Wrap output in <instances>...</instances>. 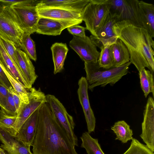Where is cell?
I'll use <instances>...</instances> for the list:
<instances>
[{
	"mask_svg": "<svg viewBox=\"0 0 154 154\" xmlns=\"http://www.w3.org/2000/svg\"><path fill=\"white\" fill-rule=\"evenodd\" d=\"M32 146L33 154H78L46 103L39 108Z\"/></svg>",
	"mask_w": 154,
	"mask_h": 154,
	"instance_id": "6da1fadb",
	"label": "cell"
},
{
	"mask_svg": "<svg viewBox=\"0 0 154 154\" xmlns=\"http://www.w3.org/2000/svg\"><path fill=\"white\" fill-rule=\"evenodd\" d=\"M113 30L127 47L130 62L139 72L147 67L153 74L154 42L147 30L125 21L116 23Z\"/></svg>",
	"mask_w": 154,
	"mask_h": 154,
	"instance_id": "7a4b0ae2",
	"label": "cell"
},
{
	"mask_svg": "<svg viewBox=\"0 0 154 154\" xmlns=\"http://www.w3.org/2000/svg\"><path fill=\"white\" fill-rule=\"evenodd\" d=\"M131 64L129 62L121 66L105 69L100 67L98 61L85 62L88 89L92 91L98 86L104 87L108 84L113 86L128 73Z\"/></svg>",
	"mask_w": 154,
	"mask_h": 154,
	"instance_id": "3957f363",
	"label": "cell"
},
{
	"mask_svg": "<svg viewBox=\"0 0 154 154\" xmlns=\"http://www.w3.org/2000/svg\"><path fill=\"white\" fill-rule=\"evenodd\" d=\"M110 0H90L82 14L81 19L85 22L86 29L91 35L97 33L109 14Z\"/></svg>",
	"mask_w": 154,
	"mask_h": 154,
	"instance_id": "277c9868",
	"label": "cell"
},
{
	"mask_svg": "<svg viewBox=\"0 0 154 154\" xmlns=\"http://www.w3.org/2000/svg\"><path fill=\"white\" fill-rule=\"evenodd\" d=\"M41 0H25L22 2L9 6L24 33L36 32L39 17L36 6Z\"/></svg>",
	"mask_w": 154,
	"mask_h": 154,
	"instance_id": "5b68a950",
	"label": "cell"
},
{
	"mask_svg": "<svg viewBox=\"0 0 154 154\" xmlns=\"http://www.w3.org/2000/svg\"><path fill=\"white\" fill-rule=\"evenodd\" d=\"M110 1L109 14L115 18L117 22H128L142 27L139 14V0H110Z\"/></svg>",
	"mask_w": 154,
	"mask_h": 154,
	"instance_id": "8992f818",
	"label": "cell"
},
{
	"mask_svg": "<svg viewBox=\"0 0 154 154\" xmlns=\"http://www.w3.org/2000/svg\"><path fill=\"white\" fill-rule=\"evenodd\" d=\"M29 103H21L17 115L16 121L9 133L15 137L25 122L36 110L46 103V95L39 88L38 90L34 87L28 89Z\"/></svg>",
	"mask_w": 154,
	"mask_h": 154,
	"instance_id": "52a82bcc",
	"label": "cell"
},
{
	"mask_svg": "<svg viewBox=\"0 0 154 154\" xmlns=\"http://www.w3.org/2000/svg\"><path fill=\"white\" fill-rule=\"evenodd\" d=\"M46 103L53 115L75 146H78V140L74 133L75 126L72 117L67 112L59 100L54 96L46 95Z\"/></svg>",
	"mask_w": 154,
	"mask_h": 154,
	"instance_id": "ba28073f",
	"label": "cell"
},
{
	"mask_svg": "<svg viewBox=\"0 0 154 154\" xmlns=\"http://www.w3.org/2000/svg\"><path fill=\"white\" fill-rule=\"evenodd\" d=\"M24 33L9 6L5 5L0 13V36L13 43L16 47L21 49Z\"/></svg>",
	"mask_w": 154,
	"mask_h": 154,
	"instance_id": "9c48e42d",
	"label": "cell"
},
{
	"mask_svg": "<svg viewBox=\"0 0 154 154\" xmlns=\"http://www.w3.org/2000/svg\"><path fill=\"white\" fill-rule=\"evenodd\" d=\"M69 45L85 62L96 63L98 61L100 52L90 37L73 35Z\"/></svg>",
	"mask_w": 154,
	"mask_h": 154,
	"instance_id": "30bf717a",
	"label": "cell"
},
{
	"mask_svg": "<svg viewBox=\"0 0 154 154\" xmlns=\"http://www.w3.org/2000/svg\"><path fill=\"white\" fill-rule=\"evenodd\" d=\"M143 118L142 123V132L140 136L146 146L154 152V101L149 97L143 113Z\"/></svg>",
	"mask_w": 154,
	"mask_h": 154,
	"instance_id": "8fae6325",
	"label": "cell"
},
{
	"mask_svg": "<svg viewBox=\"0 0 154 154\" xmlns=\"http://www.w3.org/2000/svg\"><path fill=\"white\" fill-rule=\"evenodd\" d=\"M82 21L60 20L40 17L37 23L36 32L48 35H59L65 29L74 25L79 24Z\"/></svg>",
	"mask_w": 154,
	"mask_h": 154,
	"instance_id": "7c38bea8",
	"label": "cell"
},
{
	"mask_svg": "<svg viewBox=\"0 0 154 154\" xmlns=\"http://www.w3.org/2000/svg\"><path fill=\"white\" fill-rule=\"evenodd\" d=\"M77 94L82 106L87 123L88 132H94L96 119L90 103L88 93V84L86 78L81 77L78 81Z\"/></svg>",
	"mask_w": 154,
	"mask_h": 154,
	"instance_id": "4fadbf2b",
	"label": "cell"
},
{
	"mask_svg": "<svg viewBox=\"0 0 154 154\" xmlns=\"http://www.w3.org/2000/svg\"><path fill=\"white\" fill-rule=\"evenodd\" d=\"M116 20L109 14L105 20L98 30L96 36L91 35L90 38L95 45L99 48L106 45H111L118 39L113 30Z\"/></svg>",
	"mask_w": 154,
	"mask_h": 154,
	"instance_id": "5bb4252c",
	"label": "cell"
},
{
	"mask_svg": "<svg viewBox=\"0 0 154 154\" xmlns=\"http://www.w3.org/2000/svg\"><path fill=\"white\" fill-rule=\"evenodd\" d=\"M40 107L25 122L16 135L14 137L26 146H30L32 145L35 134Z\"/></svg>",
	"mask_w": 154,
	"mask_h": 154,
	"instance_id": "9a60e30c",
	"label": "cell"
},
{
	"mask_svg": "<svg viewBox=\"0 0 154 154\" xmlns=\"http://www.w3.org/2000/svg\"><path fill=\"white\" fill-rule=\"evenodd\" d=\"M39 17H46L60 20L82 21V12L51 8L37 7Z\"/></svg>",
	"mask_w": 154,
	"mask_h": 154,
	"instance_id": "2e32d148",
	"label": "cell"
},
{
	"mask_svg": "<svg viewBox=\"0 0 154 154\" xmlns=\"http://www.w3.org/2000/svg\"><path fill=\"white\" fill-rule=\"evenodd\" d=\"M0 147L8 154H33L30 146H26L16 140L8 133L0 128Z\"/></svg>",
	"mask_w": 154,
	"mask_h": 154,
	"instance_id": "e0dca14e",
	"label": "cell"
},
{
	"mask_svg": "<svg viewBox=\"0 0 154 154\" xmlns=\"http://www.w3.org/2000/svg\"><path fill=\"white\" fill-rule=\"evenodd\" d=\"M15 52L21 72L31 88L37 77L35 67L27 55L20 48L16 47Z\"/></svg>",
	"mask_w": 154,
	"mask_h": 154,
	"instance_id": "ac0fdd59",
	"label": "cell"
},
{
	"mask_svg": "<svg viewBox=\"0 0 154 154\" xmlns=\"http://www.w3.org/2000/svg\"><path fill=\"white\" fill-rule=\"evenodd\" d=\"M90 0H41L37 7L60 8L82 12Z\"/></svg>",
	"mask_w": 154,
	"mask_h": 154,
	"instance_id": "d6986e66",
	"label": "cell"
},
{
	"mask_svg": "<svg viewBox=\"0 0 154 154\" xmlns=\"http://www.w3.org/2000/svg\"><path fill=\"white\" fill-rule=\"evenodd\" d=\"M139 14L142 28L147 30L151 37H154V5L139 1Z\"/></svg>",
	"mask_w": 154,
	"mask_h": 154,
	"instance_id": "ffe728a7",
	"label": "cell"
},
{
	"mask_svg": "<svg viewBox=\"0 0 154 154\" xmlns=\"http://www.w3.org/2000/svg\"><path fill=\"white\" fill-rule=\"evenodd\" d=\"M0 64L15 79L26 88H31L19 72L13 62L8 54L0 40Z\"/></svg>",
	"mask_w": 154,
	"mask_h": 154,
	"instance_id": "44dd1931",
	"label": "cell"
},
{
	"mask_svg": "<svg viewBox=\"0 0 154 154\" xmlns=\"http://www.w3.org/2000/svg\"><path fill=\"white\" fill-rule=\"evenodd\" d=\"M54 69V73L61 72L64 69V62L69 49L66 43L56 42L51 46Z\"/></svg>",
	"mask_w": 154,
	"mask_h": 154,
	"instance_id": "7402d4cb",
	"label": "cell"
},
{
	"mask_svg": "<svg viewBox=\"0 0 154 154\" xmlns=\"http://www.w3.org/2000/svg\"><path fill=\"white\" fill-rule=\"evenodd\" d=\"M113 59V67L122 66L130 62V56L125 45L120 39L110 46Z\"/></svg>",
	"mask_w": 154,
	"mask_h": 154,
	"instance_id": "603a6c76",
	"label": "cell"
},
{
	"mask_svg": "<svg viewBox=\"0 0 154 154\" xmlns=\"http://www.w3.org/2000/svg\"><path fill=\"white\" fill-rule=\"evenodd\" d=\"M111 130L116 135V140L120 141L125 143L132 140L133 132L130 126L124 121H119L115 122L111 127Z\"/></svg>",
	"mask_w": 154,
	"mask_h": 154,
	"instance_id": "cb8c5ba5",
	"label": "cell"
},
{
	"mask_svg": "<svg viewBox=\"0 0 154 154\" xmlns=\"http://www.w3.org/2000/svg\"><path fill=\"white\" fill-rule=\"evenodd\" d=\"M80 138L82 141L81 147L85 149L88 154H105L98 139L93 138L88 132L83 133Z\"/></svg>",
	"mask_w": 154,
	"mask_h": 154,
	"instance_id": "d4e9b609",
	"label": "cell"
},
{
	"mask_svg": "<svg viewBox=\"0 0 154 154\" xmlns=\"http://www.w3.org/2000/svg\"><path fill=\"white\" fill-rule=\"evenodd\" d=\"M141 88L146 97L150 93L154 96V82L153 73L145 68L139 72Z\"/></svg>",
	"mask_w": 154,
	"mask_h": 154,
	"instance_id": "484cf974",
	"label": "cell"
},
{
	"mask_svg": "<svg viewBox=\"0 0 154 154\" xmlns=\"http://www.w3.org/2000/svg\"><path fill=\"white\" fill-rule=\"evenodd\" d=\"M2 69L11 85L13 88L19 96L21 103H29L28 89L15 79L2 66Z\"/></svg>",
	"mask_w": 154,
	"mask_h": 154,
	"instance_id": "4316f807",
	"label": "cell"
},
{
	"mask_svg": "<svg viewBox=\"0 0 154 154\" xmlns=\"http://www.w3.org/2000/svg\"><path fill=\"white\" fill-rule=\"evenodd\" d=\"M30 34L24 33L21 40V49L23 50L29 58L36 61L37 56L35 42L31 38Z\"/></svg>",
	"mask_w": 154,
	"mask_h": 154,
	"instance_id": "83f0119b",
	"label": "cell"
},
{
	"mask_svg": "<svg viewBox=\"0 0 154 154\" xmlns=\"http://www.w3.org/2000/svg\"><path fill=\"white\" fill-rule=\"evenodd\" d=\"M111 45H106L100 48L98 62L100 67L109 69L113 67V59L110 49Z\"/></svg>",
	"mask_w": 154,
	"mask_h": 154,
	"instance_id": "f1b7e54d",
	"label": "cell"
},
{
	"mask_svg": "<svg viewBox=\"0 0 154 154\" xmlns=\"http://www.w3.org/2000/svg\"><path fill=\"white\" fill-rule=\"evenodd\" d=\"M123 154H154V153L146 145L133 138L129 148Z\"/></svg>",
	"mask_w": 154,
	"mask_h": 154,
	"instance_id": "f546056e",
	"label": "cell"
},
{
	"mask_svg": "<svg viewBox=\"0 0 154 154\" xmlns=\"http://www.w3.org/2000/svg\"><path fill=\"white\" fill-rule=\"evenodd\" d=\"M17 115L12 116L7 114L3 109H0V128L9 134L15 123Z\"/></svg>",
	"mask_w": 154,
	"mask_h": 154,
	"instance_id": "4dcf8cb0",
	"label": "cell"
},
{
	"mask_svg": "<svg viewBox=\"0 0 154 154\" xmlns=\"http://www.w3.org/2000/svg\"><path fill=\"white\" fill-rule=\"evenodd\" d=\"M0 40L6 51L13 62L19 72L24 78L21 72L18 64L15 52L16 47L14 44L1 36H0Z\"/></svg>",
	"mask_w": 154,
	"mask_h": 154,
	"instance_id": "1f68e13d",
	"label": "cell"
},
{
	"mask_svg": "<svg viewBox=\"0 0 154 154\" xmlns=\"http://www.w3.org/2000/svg\"><path fill=\"white\" fill-rule=\"evenodd\" d=\"M3 109L4 110L5 113L8 115L16 116L17 115L15 105L10 91L6 104Z\"/></svg>",
	"mask_w": 154,
	"mask_h": 154,
	"instance_id": "d6a6232c",
	"label": "cell"
},
{
	"mask_svg": "<svg viewBox=\"0 0 154 154\" xmlns=\"http://www.w3.org/2000/svg\"><path fill=\"white\" fill-rule=\"evenodd\" d=\"M67 29L69 32L73 35L81 37H84L86 36L85 34L86 27L78 24L72 26L67 28Z\"/></svg>",
	"mask_w": 154,
	"mask_h": 154,
	"instance_id": "836d02e7",
	"label": "cell"
},
{
	"mask_svg": "<svg viewBox=\"0 0 154 154\" xmlns=\"http://www.w3.org/2000/svg\"><path fill=\"white\" fill-rule=\"evenodd\" d=\"M9 90L0 84V107L3 109L5 105Z\"/></svg>",
	"mask_w": 154,
	"mask_h": 154,
	"instance_id": "e575fe53",
	"label": "cell"
},
{
	"mask_svg": "<svg viewBox=\"0 0 154 154\" xmlns=\"http://www.w3.org/2000/svg\"><path fill=\"white\" fill-rule=\"evenodd\" d=\"M0 84L9 90L13 88L0 64Z\"/></svg>",
	"mask_w": 154,
	"mask_h": 154,
	"instance_id": "d590c367",
	"label": "cell"
},
{
	"mask_svg": "<svg viewBox=\"0 0 154 154\" xmlns=\"http://www.w3.org/2000/svg\"><path fill=\"white\" fill-rule=\"evenodd\" d=\"M9 90L11 94L17 114L21 103L20 98L19 95L13 88Z\"/></svg>",
	"mask_w": 154,
	"mask_h": 154,
	"instance_id": "8d00e7d4",
	"label": "cell"
},
{
	"mask_svg": "<svg viewBox=\"0 0 154 154\" xmlns=\"http://www.w3.org/2000/svg\"><path fill=\"white\" fill-rule=\"evenodd\" d=\"M5 5H4L2 3L0 2V13L3 10V8Z\"/></svg>",
	"mask_w": 154,
	"mask_h": 154,
	"instance_id": "74e56055",
	"label": "cell"
},
{
	"mask_svg": "<svg viewBox=\"0 0 154 154\" xmlns=\"http://www.w3.org/2000/svg\"><path fill=\"white\" fill-rule=\"evenodd\" d=\"M0 154H8L4 149L0 147Z\"/></svg>",
	"mask_w": 154,
	"mask_h": 154,
	"instance_id": "f35d334b",
	"label": "cell"
}]
</instances>
